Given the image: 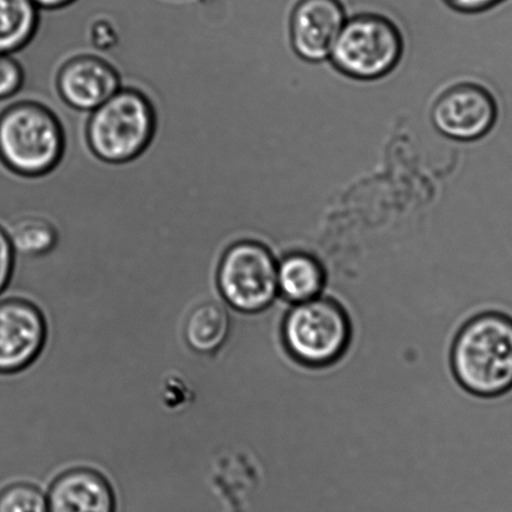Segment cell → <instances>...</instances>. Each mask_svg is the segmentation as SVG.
Listing matches in <instances>:
<instances>
[{
  "mask_svg": "<svg viewBox=\"0 0 512 512\" xmlns=\"http://www.w3.org/2000/svg\"><path fill=\"white\" fill-rule=\"evenodd\" d=\"M452 367L471 394L497 397L512 390V317L487 312L466 323L452 350Z\"/></svg>",
  "mask_w": 512,
  "mask_h": 512,
  "instance_id": "1",
  "label": "cell"
},
{
  "mask_svg": "<svg viewBox=\"0 0 512 512\" xmlns=\"http://www.w3.org/2000/svg\"><path fill=\"white\" fill-rule=\"evenodd\" d=\"M404 56V38L389 18L361 13L347 19L333 44L331 63L355 81H379L395 71Z\"/></svg>",
  "mask_w": 512,
  "mask_h": 512,
  "instance_id": "2",
  "label": "cell"
},
{
  "mask_svg": "<svg viewBox=\"0 0 512 512\" xmlns=\"http://www.w3.org/2000/svg\"><path fill=\"white\" fill-rule=\"evenodd\" d=\"M62 152L61 124L43 104L21 101L0 114V158L13 171L42 175L56 166Z\"/></svg>",
  "mask_w": 512,
  "mask_h": 512,
  "instance_id": "3",
  "label": "cell"
},
{
  "mask_svg": "<svg viewBox=\"0 0 512 512\" xmlns=\"http://www.w3.org/2000/svg\"><path fill=\"white\" fill-rule=\"evenodd\" d=\"M154 114L143 93L121 88L89 113L87 138L104 161L126 162L138 156L153 136Z\"/></svg>",
  "mask_w": 512,
  "mask_h": 512,
  "instance_id": "4",
  "label": "cell"
},
{
  "mask_svg": "<svg viewBox=\"0 0 512 512\" xmlns=\"http://www.w3.org/2000/svg\"><path fill=\"white\" fill-rule=\"evenodd\" d=\"M283 338L293 359L301 364L312 367L331 365L349 347V317L336 302L313 298L298 303L288 313Z\"/></svg>",
  "mask_w": 512,
  "mask_h": 512,
  "instance_id": "5",
  "label": "cell"
},
{
  "mask_svg": "<svg viewBox=\"0 0 512 512\" xmlns=\"http://www.w3.org/2000/svg\"><path fill=\"white\" fill-rule=\"evenodd\" d=\"M216 281L227 305L243 313L261 312L277 295L275 257L260 241L233 242L218 261Z\"/></svg>",
  "mask_w": 512,
  "mask_h": 512,
  "instance_id": "6",
  "label": "cell"
},
{
  "mask_svg": "<svg viewBox=\"0 0 512 512\" xmlns=\"http://www.w3.org/2000/svg\"><path fill=\"white\" fill-rule=\"evenodd\" d=\"M499 118V107L489 89L474 83H460L442 93L432 106V126L456 142L485 138Z\"/></svg>",
  "mask_w": 512,
  "mask_h": 512,
  "instance_id": "7",
  "label": "cell"
},
{
  "mask_svg": "<svg viewBox=\"0 0 512 512\" xmlns=\"http://www.w3.org/2000/svg\"><path fill=\"white\" fill-rule=\"evenodd\" d=\"M48 337L46 317L33 302H0V375L28 369L42 355Z\"/></svg>",
  "mask_w": 512,
  "mask_h": 512,
  "instance_id": "8",
  "label": "cell"
},
{
  "mask_svg": "<svg viewBox=\"0 0 512 512\" xmlns=\"http://www.w3.org/2000/svg\"><path fill=\"white\" fill-rule=\"evenodd\" d=\"M346 21L341 0H298L288 29L292 51L303 62H326Z\"/></svg>",
  "mask_w": 512,
  "mask_h": 512,
  "instance_id": "9",
  "label": "cell"
},
{
  "mask_svg": "<svg viewBox=\"0 0 512 512\" xmlns=\"http://www.w3.org/2000/svg\"><path fill=\"white\" fill-rule=\"evenodd\" d=\"M63 101L78 111L91 113L122 88L116 69L104 59L82 54L69 58L58 73Z\"/></svg>",
  "mask_w": 512,
  "mask_h": 512,
  "instance_id": "10",
  "label": "cell"
},
{
  "mask_svg": "<svg viewBox=\"0 0 512 512\" xmlns=\"http://www.w3.org/2000/svg\"><path fill=\"white\" fill-rule=\"evenodd\" d=\"M49 512H116V497L108 480L91 469H73L54 480Z\"/></svg>",
  "mask_w": 512,
  "mask_h": 512,
  "instance_id": "11",
  "label": "cell"
},
{
  "mask_svg": "<svg viewBox=\"0 0 512 512\" xmlns=\"http://www.w3.org/2000/svg\"><path fill=\"white\" fill-rule=\"evenodd\" d=\"M230 330L231 318L226 307L216 301H206L190 312L183 335L193 352L210 356L226 344Z\"/></svg>",
  "mask_w": 512,
  "mask_h": 512,
  "instance_id": "12",
  "label": "cell"
},
{
  "mask_svg": "<svg viewBox=\"0 0 512 512\" xmlns=\"http://www.w3.org/2000/svg\"><path fill=\"white\" fill-rule=\"evenodd\" d=\"M278 290L291 302L302 303L317 298L325 283L321 263L307 253L286 256L277 265Z\"/></svg>",
  "mask_w": 512,
  "mask_h": 512,
  "instance_id": "13",
  "label": "cell"
},
{
  "mask_svg": "<svg viewBox=\"0 0 512 512\" xmlns=\"http://www.w3.org/2000/svg\"><path fill=\"white\" fill-rule=\"evenodd\" d=\"M16 256L41 258L49 255L58 242V232L51 221L38 215H23L3 227Z\"/></svg>",
  "mask_w": 512,
  "mask_h": 512,
  "instance_id": "14",
  "label": "cell"
},
{
  "mask_svg": "<svg viewBox=\"0 0 512 512\" xmlns=\"http://www.w3.org/2000/svg\"><path fill=\"white\" fill-rule=\"evenodd\" d=\"M39 8L33 0H0V53L12 54L31 41Z\"/></svg>",
  "mask_w": 512,
  "mask_h": 512,
  "instance_id": "15",
  "label": "cell"
},
{
  "mask_svg": "<svg viewBox=\"0 0 512 512\" xmlns=\"http://www.w3.org/2000/svg\"><path fill=\"white\" fill-rule=\"evenodd\" d=\"M0 512H49L42 490L31 484H14L0 492Z\"/></svg>",
  "mask_w": 512,
  "mask_h": 512,
  "instance_id": "16",
  "label": "cell"
},
{
  "mask_svg": "<svg viewBox=\"0 0 512 512\" xmlns=\"http://www.w3.org/2000/svg\"><path fill=\"white\" fill-rule=\"evenodd\" d=\"M23 83V71L12 54L0 53V99L13 96Z\"/></svg>",
  "mask_w": 512,
  "mask_h": 512,
  "instance_id": "17",
  "label": "cell"
},
{
  "mask_svg": "<svg viewBox=\"0 0 512 512\" xmlns=\"http://www.w3.org/2000/svg\"><path fill=\"white\" fill-rule=\"evenodd\" d=\"M16 271V252L7 232L0 227V295L7 290Z\"/></svg>",
  "mask_w": 512,
  "mask_h": 512,
  "instance_id": "18",
  "label": "cell"
},
{
  "mask_svg": "<svg viewBox=\"0 0 512 512\" xmlns=\"http://www.w3.org/2000/svg\"><path fill=\"white\" fill-rule=\"evenodd\" d=\"M454 11L465 14H477L500 6L505 0H444Z\"/></svg>",
  "mask_w": 512,
  "mask_h": 512,
  "instance_id": "19",
  "label": "cell"
},
{
  "mask_svg": "<svg viewBox=\"0 0 512 512\" xmlns=\"http://www.w3.org/2000/svg\"><path fill=\"white\" fill-rule=\"evenodd\" d=\"M39 9H58L69 6L76 0H33Z\"/></svg>",
  "mask_w": 512,
  "mask_h": 512,
  "instance_id": "20",
  "label": "cell"
}]
</instances>
